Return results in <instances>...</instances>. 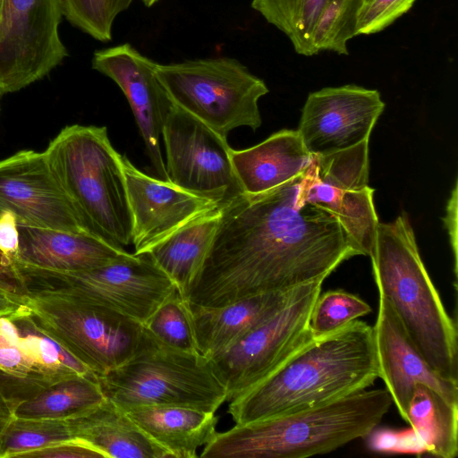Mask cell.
Wrapping results in <instances>:
<instances>
[{
	"label": "cell",
	"mask_w": 458,
	"mask_h": 458,
	"mask_svg": "<svg viewBox=\"0 0 458 458\" xmlns=\"http://www.w3.org/2000/svg\"><path fill=\"white\" fill-rule=\"evenodd\" d=\"M300 287L252 295L219 307L186 301L198 352L209 359L227 349L281 310Z\"/></svg>",
	"instance_id": "ffe728a7"
},
{
	"label": "cell",
	"mask_w": 458,
	"mask_h": 458,
	"mask_svg": "<svg viewBox=\"0 0 458 458\" xmlns=\"http://www.w3.org/2000/svg\"><path fill=\"white\" fill-rule=\"evenodd\" d=\"M75 439L103 458H172L153 442L115 403L105 398L71 418Z\"/></svg>",
	"instance_id": "7402d4cb"
},
{
	"label": "cell",
	"mask_w": 458,
	"mask_h": 458,
	"mask_svg": "<svg viewBox=\"0 0 458 458\" xmlns=\"http://www.w3.org/2000/svg\"><path fill=\"white\" fill-rule=\"evenodd\" d=\"M97 376H75L19 403L14 416L24 419H68L105 400Z\"/></svg>",
	"instance_id": "4316f807"
},
{
	"label": "cell",
	"mask_w": 458,
	"mask_h": 458,
	"mask_svg": "<svg viewBox=\"0 0 458 458\" xmlns=\"http://www.w3.org/2000/svg\"><path fill=\"white\" fill-rule=\"evenodd\" d=\"M385 108L380 93L354 84L311 92L298 132L312 156H327L369 140Z\"/></svg>",
	"instance_id": "5bb4252c"
},
{
	"label": "cell",
	"mask_w": 458,
	"mask_h": 458,
	"mask_svg": "<svg viewBox=\"0 0 458 458\" xmlns=\"http://www.w3.org/2000/svg\"><path fill=\"white\" fill-rule=\"evenodd\" d=\"M393 401L386 388L266 420L235 424L204 445L203 458H305L333 452L376 429Z\"/></svg>",
	"instance_id": "3957f363"
},
{
	"label": "cell",
	"mask_w": 458,
	"mask_h": 458,
	"mask_svg": "<svg viewBox=\"0 0 458 458\" xmlns=\"http://www.w3.org/2000/svg\"><path fill=\"white\" fill-rule=\"evenodd\" d=\"M302 174L261 193L242 192L219 208L215 235L183 299L219 307L292 290L324 281L361 255L339 220L306 199Z\"/></svg>",
	"instance_id": "6da1fadb"
},
{
	"label": "cell",
	"mask_w": 458,
	"mask_h": 458,
	"mask_svg": "<svg viewBox=\"0 0 458 458\" xmlns=\"http://www.w3.org/2000/svg\"><path fill=\"white\" fill-rule=\"evenodd\" d=\"M323 282L301 285L276 314L208 359L227 402L267 377L314 337L310 319Z\"/></svg>",
	"instance_id": "30bf717a"
},
{
	"label": "cell",
	"mask_w": 458,
	"mask_h": 458,
	"mask_svg": "<svg viewBox=\"0 0 458 458\" xmlns=\"http://www.w3.org/2000/svg\"><path fill=\"white\" fill-rule=\"evenodd\" d=\"M2 1H3V0H0V10H1V5H2Z\"/></svg>",
	"instance_id": "ee69618b"
},
{
	"label": "cell",
	"mask_w": 458,
	"mask_h": 458,
	"mask_svg": "<svg viewBox=\"0 0 458 458\" xmlns=\"http://www.w3.org/2000/svg\"><path fill=\"white\" fill-rule=\"evenodd\" d=\"M0 96H1V94H0Z\"/></svg>",
	"instance_id": "f6af8a7d"
},
{
	"label": "cell",
	"mask_w": 458,
	"mask_h": 458,
	"mask_svg": "<svg viewBox=\"0 0 458 458\" xmlns=\"http://www.w3.org/2000/svg\"><path fill=\"white\" fill-rule=\"evenodd\" d=\"M61 0H3L0 94L41 80L68 55L59 34Z\"/></svg>",
	"instance_id": "8fae6325"
},
{
	"label": "cell",
	"mask_w": 458,
	"mask_h": 458,
	"mask_svg": "<svg viewBox=\"0 0 458 458\" xmlns=\"http://www.w3.org/2000/svg\"><path fill=\"white\" fill-rule=\"evenodd\" d=\"M68 419L13 417L0 439V458L24 457L27 454L64 441L74 440Z\"/></svg>",
	"instance_id": "f1b7e54d"
},
{
	"label": "cell",
	"mask_w": 458,
	"mask_h": 458,
	"mask_svg": "<svg viewBox=\"0 0 458 458\" xmlns=\"http://www.w3.org/2000/svg\"><path fill=\"white\" fill-rule=\"evenodd\" d=\"M373 334L378 377L384 381L406 422L411 398L419 383L458 404V383L444 378L432 369L407 335L393 308L382 297L378 301Z\"/></svg>",
	"instance_id": "ac0fdd59"
},
{
	"label": "cell",
	"mask_w": 458,
	"mask_h": 458,
	"mask_svg": "<svg viewBox=\"0 0 458 458\" xmlns=\"http://www.w3.org/2000/svg\"><path fill=\"white\" fill-rule=\"evenodd\" d=\"M445 224L449 232L451 245L454 256V273L457 271V183H455L451 198L447 203Z\"/></svg>",
	"instance_id": "f35d334b"
},
{
	"label": "cell",
	"mask_w": 458,
	"mask_h": 458,
	"mask_svg": "<svg viewBox=\"0 0 458 458\" xmlns=\"http://www.w3.org/2000/svg\"><path fill=\"white\" fill-rule=\"evenodd\" d=\"M20 242L14 263L76 272L97 268L128 256L122 246L98 236L18 225Z\"/></svg>",
	"instance_id": "d6986e66"
},
{
	"label": "cell",
	"mask_w": 458,
	"mask_h": 458,
	"mask_svg": "<svg viewBox=\"0 0 458 458\" xmlns=\"http://www.w3.org/2000/svg\"><path fill=\"white\" fill-rule=\"evenodd\" d=\"M23 305L42 332L97 377L129 360L149 337L143 324L72 296L29 293Z\"/></svg>",
	"instance_id": "ba28073f"
},
{
	"label": "cell",
	"mask_w": 458,
	"mask_h": 458,
	"mask_svg": "<svg viewBox=\"0 0 458 458\" xmlns=\"http://www.w3.org/2000/svg\"><path fill=\"white\" fill-rule=\"evenodd\" d=\"M331 0H252L251 8L282 31L296 53L311 56L310 38L317 20Z\"/></svg>",
	"instance_id": "83f0119b"
},
{
	"label": "cell",
	"mask_w": 458,
	"mask_h": 458,
	"mask_svg": "<svg viewBox=\"0 0 458 458\" xmlns=\"http://www.w3.org/2000/svg\"><path fill=\"white\" fill-rule=\"evenodd\" d=\"M20 234L15 216L10 212L0 215V253L12 260L16 259L19 250Z\"/></svg>",
	"instance_id": "8d00e7d4"
},
{
	"label": "cell",
	"mask_w": 458,
	"mask_h": 458,
	"mask_svg": "<svg viewBox=\"0 0 458 458\" xmlns=\"http://www.w3.org/2000/svg\"><path fill=\"white\" fill-rule=\"evenodd\" d=\"M369 446L371 450L385 453L423 454L425 450L417 439L413 430L394 431L390 429L372 430Z\"/></svg>",
	"instance_id": "e575fe53"
},
{
	"label": "cell",
	"mask_w": 458,
	"mask_h": 458,
	"mask_svg": "<svg viewBox=\"0 0 458 458\" xmlns=\"http://www.w3.org/2000/svg\"><path fill=\"white\" fill-rule=\"evenodd\" d=\"M131 3L132 0H61L63 14L68 21L103 42L112 39L114 20Z\"/></svg>",
	"instance_id": "1f68e13d"
},
{
	"label": "cell",
	"mask_w": 458,
	"mask_h": 458,
	"mask_svg": "<svg viewBox=\"0 0 458 458\" xmlns=\"http://www.w3.org/2000/svg\"><path fill=\"white\" fill-rule=\"evenodd\" d=\"M234 173L244 192L261 193L302 174L312 155L298 131L282 130L249 148H231Z\"/></svg>",
	"instance_id": "44dd1931"
},
{
	"label": "cell",
	"mask_w": 458,
	"mask_h": 458,
	"mask_svg": "<svg viewBox=\"0 0 458 458\" xmlns=\"http://www.w3.org/2000/svg\"><path fill=\"white\" fill-rule=\"evenodd\" d=\"M138 427L172 458H196L216 433V412L182 406H140L124 410Z\"/></svg>",
	"instance_id": "603a6c76"
},
{
	"label": "cell",
	"mask_w": 458,
	"mask_h": 458,
	"mask_svg": "<svg viewBox=\"0 0 458 458\" xmlns=\"http://www.w3.org/2000/svg\"><path fill=\"white\" fill-rule=\"evenodd\" d=\"M220 209L180 227L146 253L173 280L183 298L215 235Z\"/></svg>",
	"instance_id": "cb8c5ba5"
},
{
	"label": "cell",
	"mask_w": 458,
	"mask_h": 458,
	"mask_svg": "<svg viewBox=\"0 0 458 458\" xmlns=\"http://www.w3.org/2000/svg\"><path fill=\"white\" fill-rule=\"evenodd\" d=\"M14 409L15 406L0 390V439L5 428L14 417Z\"/></svg>",
	"instance_id": "60d3db41"
},
{
	"label": "cell",
	"mask_w": 458,
	"mask_h": 458,
	"mask_svg": "<svg viewBox=\"0 0 458 458\" xmlns=\"http://www.w3.org/2000/svg\"><path fill=\"white\" fill-rule=\"evenodd\" d=\"M379 297L437 374L458 383V334L420 258L405 213L378 223L369 254Z\"/></svg>",
	"instance_id": "277c9868"
},
{
	"label": "cell",
	"mask_w": 458,
	"mask_h": 458,
	"mask_svg": "<svg viewBox=\"0 0 458 458\" xmlns=\"http://www.w3.org/2000/svg\"><path fill=\"white\" fill-rule=\"evenodd\" d=\"M162 344L188 352H198L186 306L176 292L165 301L143 324Z\"/></svg>",
	"instance_id": "4dcf8cb0"
},
{
	"label": "cell",
	"mask_w": 458,
	"mask_h": 458,
	"mask_svg": "<svg viewBox=\"0 0 458 458\" xmlns=\"http://www.w3.org/2000/svg\"><path fill=\"white\" fill-rule=\"evenodd\" d=\"M29 293H58L114 310L144 324L178 292L147 254L130 253L107 265L76 272L14 263Z\"/></svg>",
	"instance_id": "9c48e42d"
},
{
	"label": "cell",
	"mask_w": 458,
	"mask_h": 458,
	"mask_svg": "<svg viewBox=\"0 0 458 458\" xmlns=\"http://www.w3.org/2000/svg\"><path fill=\"white\" fill-rule=\"evenodd\" d=\"M23 301L0 287V318L10 317L20 310Z\"/></svg>",
	"instance_id": "ab89813d"
},
{
	"label": "cell",
	"mask_w": 458,
	"mask_h": 458,
	"mask_svg": "<svg viewBox=\"0 0 458 458\" xmlns=\"http://www.w3.org/2000/svg\"><path fill=\"white\" fill-rule=\"evenodd\" d=\"M377 377L373 327L356 319L314 335L227 411L235 424L266 420L362 391Z\"/></svg>",
	"instance_id": "7a4b0ae2"
},
{
	"label": "cell",
	"mask_w": 458,
	"mask_h": 458,
	"mask_svg": "<svg viewBox=\"0 0 458 458\" xmlns=\"http://www.w3.org/2000/svg\"><path fill=\"white\" fill-rule=\"evenodd\" d=\"M369 0H362V4L367 3Z\"/></svg>",
	"instance_id": "7bdbcfd3"
},
{
	"label": "cell",
	"mask_w": 458,
	"mask_h": 458,
	"mask_svg": "<svg viewBox=\"0 0 458 458\" xmlns=\"http://www.w3.org/2000/svg\"><path fill=\"white\" fill-rule=\"evenodd\" d=\"M32 458H103L102 455L84 444L74 439L55 444L27 454Z\"/></svg>",
	"instance_id": "d590c367"
},
{
	"label": "cell",
	"mask_w": 458,
	"mask_h": 458,
	"mask_svg": "<svg viewBox=\"0 0 458 458\" xmlns=\"http://www.w3.org/2000/svg\"><path fill=\"white\" fill-rule=\"evenodd\" d=\"M416 0H369L361 4L355 36L380 32L406 13Z\"/></svg>",
	"instance_id": "836d02e7"
},
{
	"label": "cell",
	"mask_w": 458,
	"mask_h": 458,
	"mask_svg": "<svg viewBox=\"0 0 458 458\" xmlns=\"http://www.w3.org/2000/svg\"><path fill=\"white\" fill-rule=\"evenodd\" d=\"M0 287L23 301L28 291L15 264L0 253Z\"/></svg>",
	"instance_id": "74e56055"
},
{
	"label": "cell",
	"mask_w": 458,
	"mask_h": 458,
	"mask_svg": "<svg viewBox=\"0 0 458 458\" xmlns=\"http://www.w3.org/2000/svg\"><path fill=\"white\" fill-rule=\"evenodd\" d=\"M44 153L87 231L122 247L131 244L132 219L122 155L112 146L106 127L65 126Z\"/></svg>",
	"instance_id": "5b68a950"
},
{
	"label": "cell",
	"mask_w": 458,
	"mask_h": 458,
	"mask_svg": "<svg viewBox=\"0 0 458 458\" xmlns=\"http://www.w3.org/2000/svg\"><path fill=\"white\" fill-rule=\"evenodd\" d=\"M370 311L371 307L360 297L344 290H330L320 293L316 300L310 327L315 336L324 335Z\"/></svg>",
	"instance_id": "d6a6232c"
},
{
	"label": "cell",
	"mask_w": 458,
	"mask_h": 458,
	"mask_svg": "<svg viewBox=\"0 0 458 458\" xmlns=\"http://www.w3.org/2000/svg\"><path fill=\"white\" fill-rule=\"evenodd\" d=\"M168 182L219 208L244 192L227 139L173 102L162 131Z\"/></svg>",
	"instance_id": "7c38bea8"
},
{
	"label": "cell",
	"mask_w": 458,
	"mask_h": 458,
	"mask_svg": "<svg viewBox=\"0 0 458 458\" xmlns=\"http://www.w3.org/2000/svg\"><path fill=\"white\" fill-rule=\"evenodd\" d=\"M52 385L28 337L10 318L1 317L0 390L4 396L16 408Z\"/></svg>",
	"instance_id": "d4e9b609"
},
{
	"label": "cell",
	"mask_w": 458,
	"mask_h": 458,
	"mask_svg": "<svg viewBox=\"0 0 458 458\" xmlns=\"http://www.w3.org/2000/svg\"><path fill=\"white\" fill-rule=\"evenodd\" d=\"M362 0H331L312 30V55L323 51L348 55V41L355 37V25Z\"/></svg>",
	"instance_id": "f546056e"
},
{
	"label": "cell",
	"mask_w": 458,
	"mask_h": 458,
	"mask_svg": "<svg viewBox=\"0 0 458 458\" xmlns=\"http://www.w3.org/2000/svg\"><path fill=\"white\" fill-rule=\"evenodd\" d=\"M127 197L132 219L134 254L146 253L166 236L219 206L200 196L151 177L122 156Z\"/></svg>",
	"instance_id": "e0dca14e"
},
{
	"label": "cell",
	"mask_w": 458,
	"mask_h": 458,
	"mask_svg": "<svg viewBox=\"0 0 458 458\" xmlns=\"http://www.w3.org/2000/svg\"><path fill=\"white\" fill-rule=\"evenodd\" d=\"M369 168V140H364L334 154L312 156L301 182L306 199L332 213L365 256L379 223Z\"/></svg>",
	"instance_id": "4fadbf2b"
},
{
	"label": "cell",
	"mask_w": 458,
	"mask_h": 458,
	"mask_svg": "<svg viewBox=\"0 0 458 458\" xmlns=\"http://www.w3.org/2000/svg\"><path fill=\"white\" fill-rule=\"evenodd\" d=\"M97 378L104 396L123 410L158 405L216 412L227 402L208 359L169 347L150 333L133 357Z\"/></svg>",
	"instance_id": "8992f818"
},
{
	"label": "cell",
	"mask_w": 458,
	"mask_h": 458,
	"mask_svg": "<svg viewBox=\"0 0 458 458\" xmlns=\"http://www.w3.org/2000/svg\"><path fill=\"white\" fill-rule=\"evenodd\" d=\"M143 4L147 7H151L153 4H155L158 0H141Z\"/></svg>",
	"instance_id": "b9f144b4"
},
{
	"label": "cell",
	"mask_w": 458,
	"mask_h": 458,
	"mask_svg": "<svg viewBox=\"0 0 458 458\" xmlns=\"http://www.w3.org/2000/svg\"><path fill=\"white\" fill-rule=\"evenodd\" d=\"M4 212L13 214L21 225L90 233L57 182L44 151L21 150L0 160V215Z\"/></svg>",
	"instance_id": "9a60e30c"
},
{
	"label": "cell",
	"mask_w": 458,
	"mask_h": 458,
	"mask_svg": "<svg viewBox=\"0 0 458 458\" xmlns=\"http://www.w3.org/2000/svg\"><path fill=\"white\" fill-rule=\"evenodd\" d=\"M155 74L174 105L225 139L235 128L255 131L262 123L259 100L268 88L236 59L156 63Z\"/></svg>",
	"instance_id": "52a82bcc"
},
{
	"label": "cell",
	"mask_w": 458,
	"mask_h": 458,
	"mask_svg": "<svg viewBox=\"0 0 458 458\" xmlns=\"http://www.w3.org/2000/svg\"><path fill=\"white\" fill-rule=\"evenodd\" d=\"M92 68L114 81L134 114L147 154L159 179L168 181L161 151L164 122L172 101L155 74L156 62L129 43L96 51Z\"/></svg>",
	"instance_id": "2e32d148"
},
{
	"label": "cell",
	"mask_w": 458,
	"mask_h": 458,
	"mask_svg": "<svg viewBox=\"0 0 458 458\" xmlns=\"http://www.w3.org/2000/svg\"><path fill=\"white\" fill-rule=\"evenodd\" d=\"M425 453L440 458L458 454V404L417 384L409 404L408 422Z\"/></svg>",
	"instance_id": "484cf974"
}]
</instances>
